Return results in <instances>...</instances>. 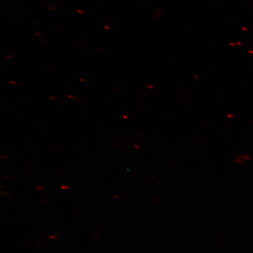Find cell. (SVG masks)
Returning a JSON list of instances; mask_svg holds the SVG:
<instances>
[{"mask_svg":"<svg viewBox=\"0 0 253 253\" xmlns=\"http://www.w3.org/2000/svg\"><path fill=\"white\" fill-rule=\"evenodd\" d=\"M1 195H6V196H11V195L10 194H8V193H5V192H1Z\"/></svg>","mask_w":253,"mask_h":253,"instance_id":"1","label":"cell"},{"mask_svg":"<svg viewBox=\"0 0 253 253\" xmlns=\"http://www.w3.org/2000/svg\"><path fill=\"white\" fill-rule=\"evenodd\" d=\"M61 188L62 189H70V188H69V186H61Z\"/></svg>","mask_w":253,"mask_h":253,"instance_id":"2","label":"cell"},{"mask_svg":"<svg viewBox=\"0 0 253 253\" xmlns=\"http://www.w3.org/2000/svg\"><path fill=\"white\" fill-rule=\"evenodd\" d=\"M9 84H17V82H15V81H10V82H9Z\"/></svg>","mask_w":253,"mask_h":253,"instance_id":"3","label":"cell"},{"mask_svg":"<svg viewBox=\"0 0 253 253\" xmlns=\"http://www.w3.org/2000/svg\"><path fill=\"white\" fill-rule=\"evenodd\" d=\"M37 189H39V190H43V189H44L45 188L42 187V186H37Z\"/></svg>","mask_w":253,"mask_h":253,"instance_id":"4","label":"cell"},{"mask_svg":"<svg viewBox=\"0 0 253 253\" xmlns=\"http://www.w3.org/2000/svg\"><path fill=\"white\" fill-rule=\"evenodd\" d=\"M50 239H57V238H58V237L52 235V236H50Z\"/></svg>","mask_w":253,"mask_h":253,"instance_id":"5","label":"cell"},{"mask_svg":"<svg viewBox=\"0 0 253 253\" xmlns=\"http://www.w3.org/2000/svg\"><path fill=\"white\" fill-rule=\"evenodd\" d=\"M7 58H12H12H14V56H12L11 55L10 56H7Z\"/></svg>","mask_w":253,"mask_h":253,"instance_id":"6","label":"cell"},{"mask_svg":"<svg viewBox=\"0 0 253 253\" xmlns=\"http://www.w3.org/2000/svg\"><path fill=\"white\" fill-rule=\"evenodd\" d=\"M50 99H53V100H56L57 99V98L54 97H52V96L50 97Z\"/></svg>","mask_w":253,"mask_h":253,"instance_id":"7","label":"cell"},{"mask_svg":"<svg viewBox=\"0 0 253 253\" xmlns=\"http://www.w3.org/2000/svg\"><path fill=\"white\" fill-rule=\"evenodd\" d=\"M68 97L69 98H73V99H74V97L72 96L71 95H68Z\"/></svg>","mask_w":253,"mask_h":253,"instance_id":"8","label":"cell"},{"mask_svg":"<svg viewBox=\"0 0 253 253\" xmlns=\"http://www.w3.org/2000/svg\"><path fill=\"white\" fill-rule=\"evenodd\" d=\"M78 12H79V13L84 14V12H82V11H80V10H78Z\"/></svg>","mask_w":253,"mask_h":253,"instance_id":"9","label":"cell"},{"mask_svg":"<svg viewBox=\"0 0 253 253\" xmlns=\"http://www.w3.org/2000/svg\"><path fill=\"white\" fill-rule=\"evenodd\" d=\"M2 158H3V159H7L8 158L7 157H5V156H2Z\"/></svg>","mask_w":253,"mask_h":253,"instance_id":"10","label":"cell"},{"mask_svg":"<svg viewBox=\"0 0 253 253\" xmlns=\"http://www.w3.org/2000/svg\"><path fill=\"white\" fill-rule=\"evenodd\" d=\"M79 80H80L82 82H86V81L84 80V79H79Z\"/></svg>","mask_w":253,"mask_h":253,"instance_id":"11","label":"cell"},{"mask_svg":"<svg viewBox=\"0 0 253 253\" xmlns=\"http://www.w3.org/2000/svg\"><path fill=\"white\" fill-rule=\"evenodd\" d=\"M104 28H106V29H107V30H110V28H109V27L104 26Z\"/></svg>","mask_w":253,"mask_h":253,"instance_id":"12","label":"cell"},{"mask_svg":"<svg viewBox=\"0 0 253 253\" xmlns=\"http://www.w3.org/2000/svg\"><path fill=\"white\" fill-rule=\"evenodd\" d=\"M4 176L5 177V178H10V176H7V175H4Z\"/></svg>","mask_w":253,"mask_h":253,"instance_id":"13","label":"cell"},{"mask_svg":"<svg viewBox=\"0 0 253 253\" xmlns=\"http://www.w3.org/2000/svg\"><path fill=\"white\" fill-rule=\"evenodd\" d=\"M35 34L37 35V36H42V35L39 34L35 33Z\"/></svg>","mask_w":253,"mask_h":253,"instance_id":"14","label":"cell"}]
</instances>
